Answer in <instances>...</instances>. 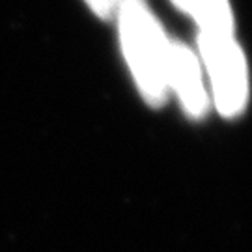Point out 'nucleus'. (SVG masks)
I'll return each mask as SVG.
<instances>
[{"label": "nucleus", "mask_w": 252, "mask_h": 252, "mask_svg": "<svg viewBox=\"0 0 252 252\" xmlns=\"http://www.w3.org/2000/svg\"><path fill=\"white\" fill-rule=\"evenodd\" d=\"M120 39L136 86L148 105L161 107L168 95L170 41L144 0H131L118 11Z\"/></svg>", "instance_id": "nucleus-1"}, {"label": "nucleus", "mask_w": 252, "mask_h": 252, "mask_svg": "<svg viewBox=\"0 0 252 252\" xmlns=\"http://www.w3.org/2000/svg\"><path fill=\"white\" fill-rule=\"evenodd\" d=\"M198 49L206 65L217 110L226 118L237 116L249 95L247 60L232 34L200 32Z\"/></svg>", "instance_id": "nucleus-2"}, {"label": "nucleus", "mask_w": 252, "mask_h": 252, "mask_svg": "<svg viewBox=\"0 0 252 252\" xmlns=\"http://www.w3.org/2000/svg\"><path fill=\"white\" fill-rule=\"evenodd\" d=\"M168 90L180 97L190 118H202L207 110V94L198 56L181 41H170L168 53Z\"/></svg>", "instance_id": "nucleus-3"}, {"label": "nucleus", "mask_w": 252, "mask_h": 252, "mask_svg": "<svg viewBox=\"0 0 252 252\" xmlns=\"http://www.w3.org/2000/svg\"><path fill=\"white\" fill-rule=\"evenodd\" d=\"M200 27V32L234 34V15L228 0H172Z\"/></svg>", "instance_id": "nucleus-4"}, {"label": "nucleus", "mask_w": 252, "mask_h": 252, "mask_svg": "<svg viewBox=\"0 0 252 252\" xmlns=\"http://www.w3.org/2000/svg\"><path fill=\"white\" fill-rule=\"evenodd\" d=\"M131 0H86V4L92 8L95 15L101 19H112L118 15V11Z\"/></svg>", "instance_id": "nucleus-5"}]
</instances>
